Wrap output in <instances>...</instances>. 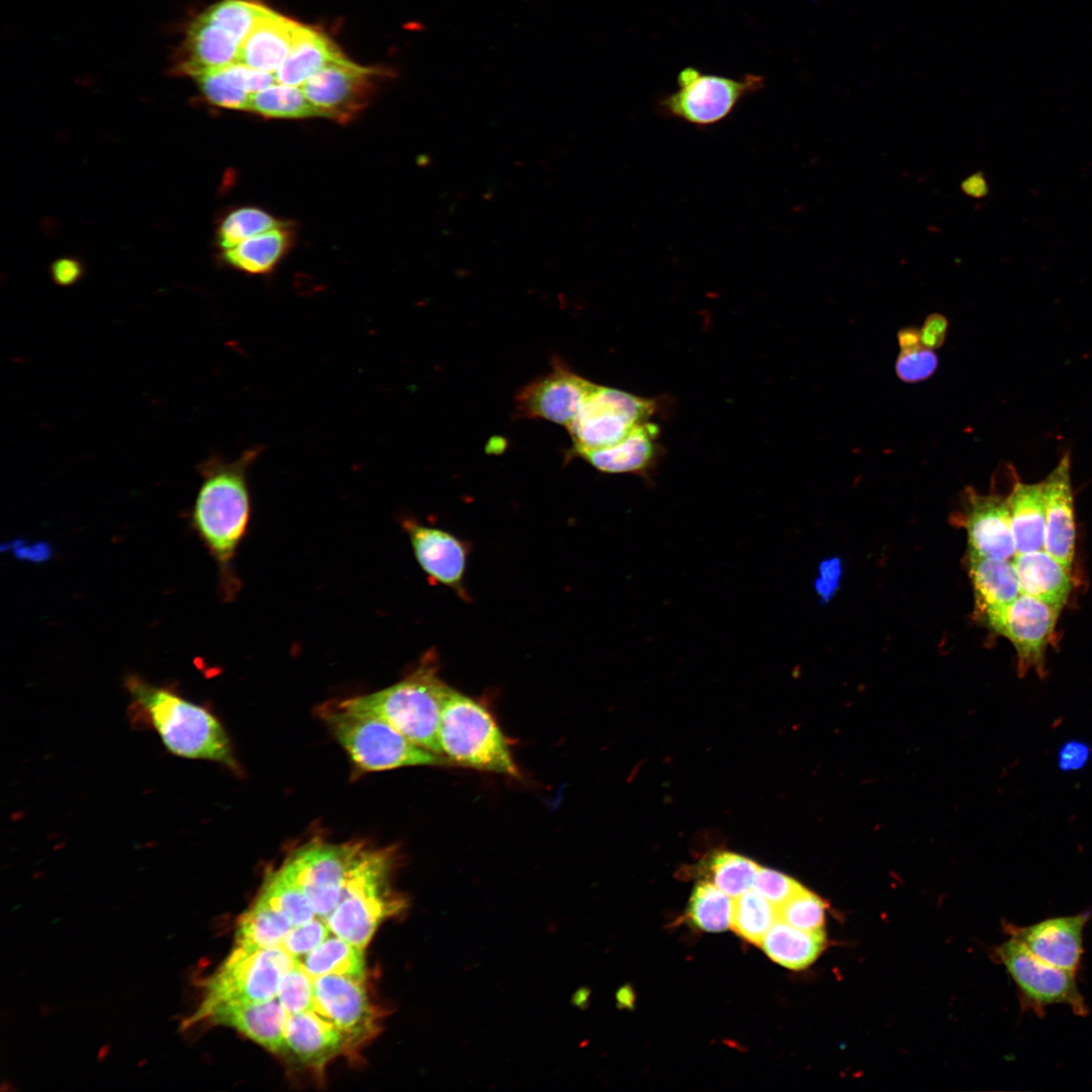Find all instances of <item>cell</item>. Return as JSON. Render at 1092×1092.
<instances>
[{
  "instance_id": "49",
  "label": "cell",
  "mask_w": 1092,
  "mask_h": 1092,
  "mask_svg": "<svg viewBox=\"0 0 1092 1092\" xmlns=\"http://www.w3.org/2000/svg\"><path fill=\"white\" fill-rule=\"evenodd\" d=\"M82 275V266L74 259H59L52 265V276L60 285H71L77 282Z\"/></svg>"
},
{
  "instance_id": "48",
  "label": "cell",
  "mask_w": 1092,
  "mask_h": 1092,
  "mask_svg": "<svg viewBox=\"0 0 1092 1092\" xmlns=\"http://www.w3.org/2000/svg\"><path fill=\"white\" fill-rule=\"evenodd\" d=\"M947 326V321L942 314L928 315L919 331L921 345L929 349L939 348L946 338Z\"/></svg>"
},
{
  "instance_id": "45",
  "label": "cell",
  "mask_w": 1092,
  "mask_h": 1092,
  "mask_svg": "<svg viewBox=\"0 0 1092 1092\" xmlns=\"http://www.w3.org/2000/svg\"><path fill=\"white\" fill-rule=\"evenodd\" d=\"M330 929L326 921L313 918L310 921L293 926L283 939L281 946L292 957L306 956L318 946L329 935Z\"/></svg>"
},
{
  "instance_id": "39",
  "label": "cell",
  "mask_w": 1092,
  "mask_h": 1092,
  "mask_svg": "<svg viewBox=\"0 0 1092 1092\" xmlns=\"http://www.w3.org/2000/svg\"><path fill=\"white\" fill-rule=\"evenodd\" d=\"M269 8L247 0H222L200 15L228 31L241 46Z\"/></svg>"
},
{
  "instance_id": "29",
  "label": "cell",
  "mask_w": 1092,
  "mask_h": 1092,
  "mask_svg": "<svg viewBox=\"0 0 1092 1092\" xmlns=\"http://www.w3.org/2000/svg\"><path fill=\"white\" fill-rule=\"evenodd\" d=\"M826 941L824 929L806 931L778 920L760 946L775 963L798 971L806 969L818 959L826 947Z\"/></svg>"
},
{
  "instance_id": "35",
  "label": "cell",
  "mask_w": 1092,
  "mask_h": 1092,
  "mask_svg": "<svg viewBox=\"0 0 1092 1092\" xmlns=\"http://www.w3.org/2000/svg\"><path fill=\"white\" fill-rule=\"evenodd\" d=\"M733 901L717 886L709 882L696 885L687 915L699 929L720 932L731 925Z\"/></svg>"
},
{
  "instance_id": "28",
  "label": "cell",
  "mask_w": 1092,
  "mask_h": 1092,
  "mask_svg": "<svg viewBox=\"0 0 1092 1092\" xmlns=\"http://www.w3.org/2000/svg\"><path fill=\"white\" fill-rule=\"evenodd\" d=\"M1007 502L1016 555L1042 549L1045 511L1041 482H1015Z\"/></svg>"
},
{
  "instance_id": "43",
  "label": "cell",
  "mask_w": 1092,
  "mask_h": 1092,
  "mask_svg": "<svg viewBox=\"0 0 1092 1092\" xmlns=\"http://www.w3.org/2000/svg\"><path fill=\"white\" fill-rule=\"evenodd\" d=\"M937 357L922 345L902 350L896 362L898 377L906 382H918L929 378L937 368Z\"/></svg>"
},
{
  "instance_id": "2",
  "label": "cell",
  "mask_w": 1092,
  "mask_h": 1092,
  "mask_svg": "<svg viewBox=\"0 0 1092 1092\" xmlns=\"http://www.w3.org/2000/svg\"><path fill=\"white\" fill-rule=\"evenodd\" d=\"M125 688L131 698L130 711L155 729L171 753L237 767L223 727L204 707L138 675H129Z\"/></svg>"
},
{
  "instance_id": "20",
  "label": "cell",
  "mask_w": 1092,
  "mask_h": 1092,
  "mask_svg": "<svg viewBox=\"0 0 1092 1092\" xmlns=\"http://www.w3.org/2000/svg\"><path fill=\"white\" fill-rule=\"evenodd\" d=\"M413 550L422 569L431 580L463 595L466 548L450 533L438 528L405 521Z\"/></svg>"
},
{
  "instance_id": "1",
  "label": "cell",
  "mask_w": 1092,
  "mask_h": 1092,
  "mask_svg": "<svg viewBox=\"0 0 1092 1092\" xmlns=\"http://www.w3.org/2000/svg\"><path fill=\"white\" fill-rule=\"evenodd\" d=\"M261 451L258 446L249 448L231 461L211 456L198 468L202 482L195 498L192 523L216 560L226 587L233 584L230 565L250 519L248 469Z\"/></svg>"
},
{
  "instance_id": "51",
  "label": "cell",
  "mask_w": 1092,
  "mask_h": 1092,
  "mask_svg": "<svg viewBox=\"0 0 1092 1092\" xmlns=\"http://www.w3.org/2000/svg\"><path fill=\"white\" fill-rule=\"evenodd\" d=\"M898 342L901 350H909L921 345L920 333L913 328H906L898 333Z\"/></svg>"
},
{
  "instance_id": "31",
  "label": "cell",
  "mask_w": 1092,
  "mask_h": 1092,
  "mask_svg": "<svg viewBox=\"0 0 1092 1092\" xmlns=\"http://www.w3.org/2000/svg\"><path fill=\"white\" fill-rule=\"evenodd\" d=\"M291 237L289 225L273 229L223 250L222 257L230 266L245 273L266 274L288 251Z\"/></svg>"
},
{
  "instance_id": "7",
  "label": "cell",
  "mask_w": 1092,
  "mask_h": 1092,
  "mask_svg": "<svg viewBox=\"0 0 1092 1092\" xmlns=\"http://www.w3.org/2000/svg\"><path fill=\"white\" fill-rule=\"evenodd\" d=\"M764 82L761 75L733 78L689 66L678 72L676 89L657 100L656 110L665 118L709 127L726 119L744 97L761 90Z\"/></svg>"
},
{
  "instance_id": "18",
  "label": "cell",
  "mask_w": 1092,
  "mask_h": 1092,
  "mask_svg": "<svg viewBox=\"0 0 1092 1092\" xmlns=\"http://www.w3.org/2000/svg\"><path fill=\"white\" fill-rule=\"evenodd\" d=\"M965 528L968 553L987 558L1013 560L1016 549L1010 524L1007 496L968 493Z\"/></svg>"
},
{
  "instance_id": "10",
  "label": "cell",
  "mask_w": 1092,
  "mask_h": 1092,
  "mask_svg": "<svg viewBox=\"0 0 1092 1092\" xmlns=\"http://www.w3.org/2000/svg\"><path fill=\"white\" fill-rule=\"evenodd\" d=\"M1016 984L1021 1005L1027 1010L1042 1013L1045 1007L1063 1004L1080 1016L1088 1007L1076 981V973L1050 965L1032 954L1022 943L1010 937L994 949Z\"/></svg>"
},
{
  "instance_id": "16",
  "label": "cell",
  "mask_w": 1092,
  "mask_h": 1092,
  "mask_svg": "<svg viewBox=\"0 0 1092 1092\" xmlns=\"http://www.w3.org/2000/svg\"><path fill=\"white\" fill-rule=\"evenodd\" d=\"M1089 912L1053 917L1027 926L1004 924L1005 932L1032 954L1055 967L1077 973L1083 953V932Z\"/></svg>"
},
{
  "instance_id": "37",
  "label": "cell",
  "mask_w": 1092,
  "mask_h": 1092,
  "mask_svg": "<svg viewBox=\"0 0 1092 1092\" xmlns=\"http://www.w3.org/2000/svg\"><path fill=\"white\" fill-rule=\"evenodd\" d=\"M758 868L750 858L730 851H718L707 862L712 883L734 899L752 887Z\"/></svg>"
},
{
  "instance_id": "38",
  "label": "cell",
  "mask_w": 1092,
  "mask_h": 1092,
  "mask_svg": "<svg viewBox=\"0 0 1092 1092\" xmlns=\"http://www.w3.org/2000/svg\"><path fill=\"white\" fill-rule=\"evenodd\" d=\"M280 220L263 209L242 207L229 213L221 221L217 232V242L223 250L233 248L259 234L286 226Z\"/></svg>"
},
{
  "instance_id": "3",
  "label": "cell",
  "mask_w": 1092,
  "mask_h": 1092,
  "mask_svg": "<svg viewBox=\"0 0 1092 1092\" xmlns=\"http://www.w3.org/2000/svg\"><path fill=\"white\" fill-rule=\"evenodd\" d=\"M394 855L361 844L334 910L325 919L334 935L365 948L380 923L405 907L390 888Z\"/></svg>"
},
{
  "instance_id": "11",
  "label": "cell",
  "mask_w": 1092,
  "mask_h": 1092,
  "mask_svg": "<svg viewBox=\"0 0 1092 1092\" xmlns=\"http://www.w3.org/2000/svg\"><path fill=\"white\" fill-rule=\"evenodd\" d=\"M360 846L311 842L292 852L280 871L303 892L315 915L325 920L339 901Z\"/></svg>"
},
{
  "instance_id": "9",
  "label": "cell",
  "mask_w": 1092,
  "mask_h": 1092,
  "mask_svg": "<svg viewBox=\"0 0 1092 1092\" xmlns=\"http://www.w3.org/2000/svg\"><path fill=\"white\" fill-rule=\"evenodd\" d=\"M656 401L617 388L596 384L567 426L569 454L614 445L637 426L650 421Z\"/></svg>"
},
{
  "instance_id": "6",
  "label": "cell",
  "mask_w": 1092,
  "mask_h": 1092,
  "mask_svg": "<svg viewBox=\"0 0 1092 1092\" xmlns=\"http://www.w3.org/2000/svg\"><path fill=\"white\" fill-rule=\"evenodd\" d=\"M326 720L340 744L362 769L450 765L445 757L417 745L378 717L338 708L328 712Z\"/></svg>"
},
{
  "instance_id": "40",
  "label": "cell",
  "mask_w": 1092,
  "mask_h": 1092,
  "mask_svg": "<svg viewBox=\"0 0 1092 1092\" xmlns=\"http://www.w3.org/2000/svg\"><path fill=\"white\" fill-rule=\"evenodd\" d=\"M826 902L803 887L789 900L778 906L779 920L796 928L815 931L824 929Z\"/></svg>"
},
{
  "instance_id": "33",
  "label": "cell",
  "mask_w": 1092,
  "mask_h": 1092,
  "mask_svg": "<svg viewBox=\"0 0 1092 1092\" xmlns=\"http://www.w3.org/2000/svg\"><path fill=\"white\" fill-rule=\"evenodd\" d=\"M249 111L269 118H307L321 116L301 86L275 83L251 95Z\"/></svg>"
},
{
  "instance_id": "26",
  "label": "cell",
  "mask_w": 1092,
  "mask_h": 1092,
  "mask_svg": "<svg viewBox=\"0 0 1092 1092\" xmlns=\"http://www.w3.org/2000/svg\"><path fill=\"white\" fill-rule=\"evenodd\" d=\"M976 616L988 614L1010 604L1020 595L1017 573L1012 560L995 559L968 553Z\"/></svg>"
},
{
  "instance_id": "4",
  "label": "cell",
  "mask_w": 1092,
  "mask_h": 1092,
  "mask_svg": "<svg viewBox=\"0 0 1092 1092\" xmlns=\"http://www.w3.org/2000/svg\"><path fill=\"white\" fill-rule=\"evenodd\" d=\"M451 688L429 659L398 682L375 693L344 700L339 709L378 717L417 745L440 754L442 708Z\"/></svg>"
},
{
  "instance_id": "32",
  "label": "cell",
  "mask_w": 1092,
  "mask_h": 1092,
  "mask_svg": "<svg viewBox=\"0 0 1092 1092\" xmlns=\"http://www.w3.org/2000/svg\"><path fill=\"white\" fill-rule=\"evenodd\" d=\"M299 964L312 979L335 974L364 982L366 976L364 948L337 935L327 937Z\"/></svg>"
},
{
  "instance_id": "34",
  "label": "cell",
  "mask_w": 1092,
  "mask_h": 1092,
  "mask_svg": "<svg viewBox=\"0 0 1092 1092\" xmlns=\"http://www.w3.org/2000/svg\"><path fill=\"white\" fill-rule=\"evenodd\" d=\"M778 920V907L753 889L733 901L730 926L751 943L760 945Z\"/></svg>"
},
{
  "instance_id": "44",
  "label": "cell",
  "mask_w": 1092,
  "mask_h": 1092,
  "mask_svg": "<svg viewBox=\"0 0 1092 1092\" xmlns=\"http://www.w3.org/2000/svg\"><path fill=\"white\" fill-rule=\"evenodd\" d=\"M751 888L778 907L803 886L783 873L759 867Z\"/></svg>"
},
{
  "instance_id": "47",
  "label": "cell",
  "mask_w": 1092,
  "mask_h": 1092,
  "mask_svg": "<svg viewBox=\"0 0 1092 1092\" xmlns=\"http://www.w3.org/2000/svg\"><path fill=\"white\" fill-rule=\"evenodd\" d=\"M1091 748L1083 741L1072 740L1066 742L1059 751V767L1064 771H1072L1082 768L1088 761Z\"/></svg>"
},
{
  "instance_id": "24",
  "label": "cell",
  "mask_w": 1092,
  "mask_h": 1092,
  "mask_svg": "<svg viewBox=\"0 0 1092 1092\" xmlns=\"http://www.w3.org/2000/svg\"><path fill=\"white\" fill-rule=\"evenodd\" d=\"M1012 561L1020 594L1062 611L1072 588L1070 568L1043 549L1017 554Z\"/></svg>"
},
{
  "instance_id": "36",
  "label": "cell",
  "mask_w": 1092,
  "mask_h": 1092,
  "mask_svg": "<svg viewBox=\"0 0 1092 1092\" xmlns=\"http://www.w3.org/2000/svg\"><path fill=\"white\" fill-rule=\"evenodd\" d=\"M259 898L287 916L293 926L314 918L315 912L308 899L280 869L268 875Z\"/></svg>"
},
{
  "instance_id": "21",
  "label": "cell",
  "mask_w": 1092,
  "mask_h": 1092,
  "mask_svg": "<svg viewBox=\"0 0 1092 1092\" xmlns=\"http://www.w3.org/2000/svg\"><path fill=\"white\" fill-rule=\"evenodd\" d=\"M659 427L650 421L637 426L620 442L603 448L579 451V457L604 473H632L648 476L659 455Z\"/></svg>"
},
{
  "instance_id": "17",
  "label": "cell",
  "mask_w": 1092,
  "mask_h": 1092,
  "mask_svg": "<svg viewBox=\"0 0 1092 1092\" xmlns=\"http://www.w3.org/2000/svg\"><path fill=\"white\" fill-rule=\"evenodd\" d=\"M1045 511L1043 550L1071 569L1076 548V518L1070 454L1041 481Z\"/></svg>"
},
{
  "instance_id": "27",
  "label": "cell",
  "mask_w": 1092,
  "mask_h": 1092,
  "mask_svg": "<svg viewBox=\"0 0 1092 1092\" xmlns=\"http://www.w3.org/2000/svg\"><path fill=\"white\" fill-rule=\"evenodd\" d=\"M344 57L325 34L298 23L290 51L274 74L279 83L302 86L329 64Z\"/></svg>"
},
{
  "instance_id": "12",
  "label": "cell",
  "mask_w": 1092,
  "mask_h": 1092,
  "mask_svg": "<svg viewBox=\"0 0 1092 1092\" xmlns=\"http://www.w3.org/2000/svg\"><path fill=\"white\" fill-rule=\"evenodd\" d=\"M1061 610L1033 597L1020 594L1010 604L988 614L983 620L995 633L1013 645L1017 671L1024 675L1034 669L1045 673L1044 655Z\"/></svg>"
},
{
  "instance_id": "5",
  "label": "cell",
  "mask_w": 1092,
  "mask_h": 1092,
  "mask_svg": "<svg viewBox=\"0 0 1092 1092\" xmlns=\"http://www.w3.org/2000/svg\"><path fill=\"white\" fill-rule=\"evenodd\" d=\"M438 741L449 764L519 777L508 742L489 711L452 688L442 708Z\"/></svg>"
},
{
  "instance_id": "50",
  "label": "cell",
  "mask_w": 1092,
  "mask_h": 1092,
  "mask_svg": "<svg viewBox=\"0 0 1092 1092\" xmlns=\"http://www.w3.org/2000/svg\"><path fill=\"white\" fill-rule=\"evenodd\" d=\"M962 190L965 194L974 198L986 196L988 194V184L985 176L981 172H977L967 177L962 182Z\"/></svg>"
},
{
  "instance_id": "15",
  "label": "cell",
  "mask_w": 1092,
  "mask_h": 1092,
  "mask_svg": "<svg viewBox=\"0 0 1092 1092\" xmlns=\"http://www.w3.org/2000/svg\"><path fill=\"white\" fill-rule=\"evenodd\" d=\"M361 981L328 974L313 979L314 1010L330 1019L355 1049L377 1028V1010Z\"/></svg>"
},
{
  "instance_id": "41",
  "label": "cell",
  "mask_w": 1092,
  "mask_h": 1092,
  "mask_svg": "<svg viewBox=\"0 0 1092 1092\" xmlns=\"http://www.w3.org/2000/svg\"><path fill=\"white\" fill-rule=\"evenodd\" d=\"M194 78L202 95L209 103L223 108L249 111L252 94L237 87L222 68L204 72Z\"/></svg>"
},
{
  "instance_id": "8",
  "label": "cell",
  "mask_w": 1092,
  "mask_h": 1092,
  "mask_svg": "<svg viewBox=\"0 0 1092 1092\" xmlns=\"http://www.w3.org/2000/svg\"><path fill=\"white\" fill-rule=\"evenodd\" d=\"M297 962L282 946L263 948L244 956L230 953L206 980L204 996L193 1015L221 1004L258 1003L277 997L283 976Z\"/></svg>"
},
{
  "instance_id": "42",
  "label": "cell",
  "mask_w": 1092,
  "mask_h": 1092,
  "mask_svg": "<svg viewBox=\"0 0 1092 1092\" xmlns=\"http://www.w3.org/2000/svg\"><path fill=\"white\" fill-rule=\"evenodd\" d=\"M277 998L288 1014L314 1010L313 979L299 962L283 976Z\"/></svg>"
},
{
  "instance_id": "23",
  "label": "cell",
  "mask_w": 1092,
  "mask_h": 1092,
  "mask_svg": "<svg viewBox=\"0 0 1092 1092\" xmlns=\"http://www.w3.org/2000/svg\"><path fill=\"white\" fill-rule=\"evenodd\" d=\"M239 42L221 27L199 16L179 52L178 71L193 78L239 62Z\"/></svg>"
},
{
  "instance_id": "30",
  "label": "cell",
  "mask_w": 1092,
  "mask_h": 1092,
  "mask_svg": "<svg viewBox=\"0 0 1092 1092\" xmlns=\"http://www.w3.org/2000/svg\"><path fill=\"white\" fill-rule=\"evenodd\" d=\"M292 927L287 916L258 897L240 917L236 928L235 944L230 953L244 956L263 948L281 946Z\"/></svg>"
},
{
  "instance_id": "52",
  "label": "cell",
  "mask_w": 1092,
  "mask_h": 1092,
  "mask_svg": "<svg viewBox=\"0 0 1092 1092\" xmlns=\"http://www.w3.org/2000/svg\"><path fill=\"white\" fill-rule=\"evenodd\" d=\"M583 991H584V990H579V992H577V993H576V994L574 995V997H573V1002H574V1003H575L576 1005L582 1004V1002H584V1001H585V1000H584V998H587V995H584V994H583Z\"/></svg>"
},
{
  "instance_id": "14",
  "label": "cell",
  "mask_w": 1092,
  "mask_h": 1092,
  "mask_svg": "<svg viewBox=\"0 0 1092 1092\" xmlns=\"http://www.w3.org/2000/svg\"><path fill=\"white\" fill-rule=\"evenodd\" d=\"M595 386L556 358L550 372L520 388L515 413L520 419H541L567 428Z\"/></svg>"
},
{
  "instance_id": "25",
  "label": "cell",
  "mask_w": 1092,
  "mask_h": 1092,
  "mask_svg": "<svg viewBox=\"0 0 1092 1092\" xmlns=\"http://www.w3.org/2000/svg\"><path fill=\"white\" fill-rule=\"evenodd\" d=\"M297 25L268 9L241 44L239 62L256 70L275 73L290 51Z\"/></svg>"
},
{
  "instance_id": "13",
  "label": "cell",
  "mask_w": 1092,
  "mask_h": 1092,
  "mask_svg": "<svg viewBox=\"0 0 1092 1092\" xmlns=\"http://www.w3.org/2000/svg\"><path fill=\"white\" fill-rule=\"evenodd\" d=\"M381 74L346 57L329 64L301 88L321 117L344 123L352 120L370 101Z\"/></svg>"
},
{
  "instance_id": "46",
  "label": "cell",
  "mask_w": 1092,
  "mask_h": 1092,
  "mask_svg": "<svg viewBox=\"0 0 1092 1092\" xmlns=\"http://www.w3.org/2000/svg\"><path fill=\"white\" fill-rule=\"evenodd\" d=\"M229 79L240 89L254 94L277 83L274 73L256 70L241 62L222 68Z\"/></svg>"
},
{
  "instance_id": "22",
  "label": "cell",
  "mask_w": 1092,
  "mask_h": 1092,
  "mask_svg": "<svg viewBox=\"0 0 1092 1092\" xmlns=\"http://www.w3.org/2000/svg\"><path fill=\"white\" fill-rule=\"evenodd\" d=\"M284 1041L285 1052L290 1051L300 1062L315 1068L350 1050L345 1034L313 1009L288 1014Z\"/></svg>"
},
{
  "instance_id": "19",
  "label": "cell",
  "mask_w": 1092,
  "mask_h": 1092,
  "mask_svg": "<svg viewBox=\"0 0 1092 1092\" xmlns=\"http://www.w3.org/2000/svg\"><path fill=\"white\" fill-rule=\"evenodd\" d=\"M288 1013L278 998L258 1003H230L193 1015L185 1026L197 1021L233 1027L273 1053L285 1052L284 1028Z\"/></svg>"
}]
</instances>
